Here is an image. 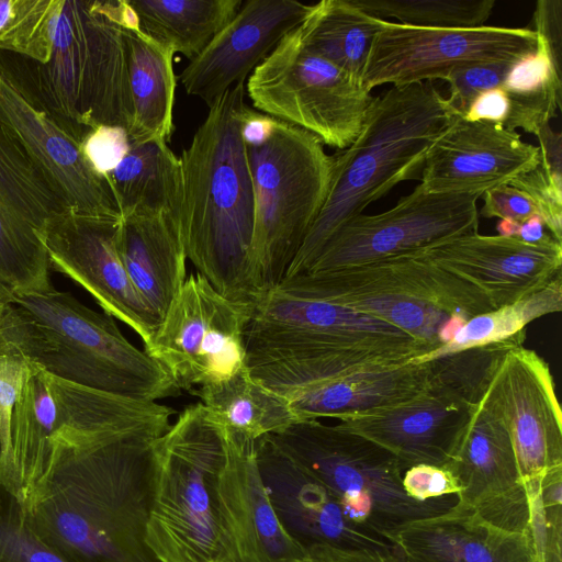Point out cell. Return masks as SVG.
<instances>
[{"label": "cell", "instance_id": "cell-54", "mask_svg": "<svg viewBox=\"0 0 562 562\" xmlns=\"http://www.w3.org/2000/svg\"><path fill=\"white\" fill-rule=\"evenodd\" d=\"M2 303L0 301V316H1Z\"/></svg>", "mask_w": 562, "mask_h": 562}, {"label": "cell", "instance_id": "cell-8", "mask_svg": "<svg viewBox=\"0 0 562 562\" xmlns=\"http://www.w3.org/2000/svg\"><path fill=\"white\" fill-rule=\"evenodd\" d=\"M268 436L330 491L352 521L391 543L407 525L448 513L457 505V495L425 502L409 497L403 487L401 461L378 443L337 425L299 420Z\"/></svg>", "mask_w": 562, "mask_h": 562}, {"label": "cell", "instance_id": "cell-55", "mask_svg": "<svg viewBox=\"0 0 562 562\" xmlns=\"http://www.w3.org/2000/svg\"><path fill=\"white\" fill-rule=\"evenodd\" d=\"M535 562H537V561L535 560Z\"/></svg>", "mask_w": 562, "mask_h": 562}, {"label": "cell", "instance_id": "cell-10", "mask_svg": "<svg viewBox=\"0 0 562 562\" xmlns=\"http://www.w3.org/2000/svg\"><path fill=\"white\" fill-rule=\"evenodd\" d=\"M277 286L344 304L401 329L431 350L448 342L467 322L440 310L451 296L450 277L418 255L305 272Z\"/></svg>", "mask_w": 562, "mask_h": 562}, {"label": "cell", "instance_id": "cell-17", "mask_svg": "<svg viewBox=\"0 0 562 562\" xmlns=\"http://www.w3.org/2000/svg\"><path fill=\"white\" fill-rule=\"evenodd\" d=\"M121 220L69 210L49 223L42 241L50 268L82 286L104 313L132 328L147 347L161 319L122 263L116 243Z\"/></svg>", "mask_w": 562, "mask_h": 562}, {"label": "cell", "instance_id": "cell-46", "mask_svg": "<svg viewBox=\"0 0 562 562\" xmlns=\"http://www.w3.org/2000/svg\"><path fill=\"white\" fill-rule=\"evenodd\" d=\"M482 198L483 205L480 214L485 218L497 217L522 223L530 216L538 214L529 196L508 183L486 190Z\"/></svg>", "mask_w": 562, "mask_h": 562}, {"label": "cell", "instance_id": "cell-26", "mask_svg": "<svg viewBox=\"0 0 562 562\" xmlns=\"http://www.w3.org/2000/svg\"><path fill=\"white\" fill-rule=\"evenodd\" d=\"M392 543L398 562H535L526 535L454 507L407 525Z\"/></svg>", "mask_w": 562, "mask_h": 562}, {"label": "cell", "instance_id": "cell-41", "mask_svg": "<svg viewBox=\"0 0 562 562\" xmlns=\"http://www.w3.org/2000/svg\"><path fill=\"white\" fill-rule=\"evenodd\" d=\"M515 60L474 63L452 69L443 80L449 85V97L446 98L448 106L464 115L480 93L502 88Z\"/></svg>", "mask_w": 562, "mask_h": 562}, {"label": "cell", "instance_id": "cell-7", "mask_svg": "<svg viewBox=\"0 0 562 562\" xmlns=\"http://www.w3.org/2000/svg\"><path fill=\"white\" fill-rule=\"evenodd\" d=\"M245 146L255 204L250 251L255 299L280 284L296 257L326 199L331 157L315 135L274 117L260 137Z\"/></svg>", "mask_w": 562, "mask_h": 562}, {"label": "cell", "instance_id": "cell-29", "mask_svg": "<svg viewBox=\"0 0 562 562\" xmlns=\"http://www.w3.org/2000/svg\"><path fill=\"white\" fill-rule=\"evenodd\" d=\"M126 43L133 108L130 142H167L173 132L175 53L142 32L138 24L126 27Z\"/></svg>", "mask_w": 562, "mask_h": 562}, {"label": "cell", "instance_id": "cell-28", "mask_svg": "<svg viewBox=\"0 0 562 562\" xmlns=\"http://www.w3.org/2000/svg\"><path fill=\"white\" fill-rule=\"evenodd\" d=\"M116 243L130 280L162 319L187 280L178 215L160 211L123 216Z\"/></svg>", "mask_w": 562, "mask_h": 562}, {"label": "cell", "instance_id": "cell-11", "mask_svg": "<svg viewBox=\"0 0 562 562\" xmlns=\"http://www.w3.org/2000/svg\"><path fill=\"white\" fill-rule=\"evenodd\" d=\"M245 89L258 112L339 150L356 139L373 100L359 80L311 50L297 26L252 70Z\"/></svg>", "mask_w": 562, "mask_h": 562}, {"label": "cell", "instance_id": "cell-42", "mask_svg": "<svg viewBox=\"0 0 562 562\" xmlns=\"http://www.w3.org/2000/svg\"><path fill=\"white\" fill-rule=\"evenodd\" d=\"M508 184L529 196L551 236L562 243V175L548 171L539 164Z\"/></svg>", "mask_w": 562, "mask_h": 562}, {"label": "cell", "instance_id": "cell-27", "mask_svg": "<svg viewBox=\"0 0 562 562\" xmlns=\"http://www.w3.org/2000/svg\"><path fill=\"white\" fill-rule=\"evenodd\" d=\"M427 362L413 360L370 367L290 390L282 395L299 420L339 422L374 414L406 402L428 385Z\"/></svg>", "mask_w": 562, "mask_h": 562}, {"label": "cell", "instance_id": "cell-40", "mask_svg": "<svg viewBox=\"0 0 562 562\" xmlns=\"http://www.w3.org/2000/svg\"><path fill=\"white\" fill-rule=\"evenodd\" d=\"M38 370L41 368L22 357L0 353V480L11 460L15 404L26 380Z\"/></svg>", "mask_w": 562, "mask_h": 562}, {"label": "cell", "instance_id": "cell-21", "mask_svg": "<svg viewBox=\"0 0 562 562\" xmlns=\"http://www.w3.org/2000/svg\"><path fill=\"white\" fill-rule=\"evenodd\" d=\"M539 164V148L524 142L517 132L468 121L450 109L446 126L427 149L420 184L429 192H485Z\"/></svg>", "mask_w": 562, "mask_h": 562}, {"label": "cell", "instance_id": "cell-15", "mask_svg": "<svg viewBox=\"0 0 562 562\" xmlns=\"http://www.w3.org/2000/svg\"><path fill=\"white\" fill-rule=\"evenodd\" d=\"M0 122L48 178L70 210L109 218L122 214L108 177L98 175L77 142L40 99L26 66L0 52Z\"/></svg>", "mask_w": 562, "mask_h": 562}, {"label": "cell", "instance_id": "cell-23", "mask_svg": "<svg viewBox=\"0 0 562 562\" xmlns=\"http://www.w3.org/2000/svg\"><path fill=\"white\" fill-rule=\"evenodd\" d=\"M311 4L297 0H247L184 67L179 79L190 95L209 108L245 81L280 38L297 26Z\"/></svg>", "mask_w": 562, "mask_h": 562}, {"label": "cell", "instance_id": "cell-2", "mask_svg": "<svg viewBox=\"0 0 562 562\" xmlns=\"http://www.w3.org/2000/svg\"><path fill=\"white\" fill-rule=\"evenodd\" d=\"M245 81L209 108L190 145L179 157V229L199 274L223 296L250 304L254 188L240 123Z\"/></svg>", "mask_w": 562, "mask_h": 562}, {"label": "cell", "instance_id": "cell-52", "mask_svg": "<svg viewBox=\"0 0 562 562\" xmlns=\"http://www.w3.org/2000/svg\"><path fill=\"white\" fill-rule=\"evenodd\" d=\"M520 224L521 223H517L509 220H499L496 225V229L498 232V235L516 237Z\"/></svg>", "mask_w": 562, "mask_h": 562}, {"label": "cell", "instance_id": "cell-9", "mask_svg": "<svg viewBox=\"0 0 562 562\" xmlns=\"http://www.w3.org/2000/svg\"><path fill=\"white\" fill-rule=\"evenodd\" d=\"M244 338L246 363L289 357H353L397 364L431 351L381 319L279 286L250 302Z\"/></svg>", "mask_w": 562, "mask_h": 562}, {"label": "cell", "instance_id": "cell-48", "mask_svg": "<svg viewBox=\"0 0 562 562\" xmlns=\"http://www.w3.org/2000/svg\"><path fill=\"white\" fill-rule=\"evenodd\" d=\"M509 111V100L502 88L480 93L470 104L463 117L468 121H485L504 126Z\"/></svg>", "mask_w": 562, "mask_h": 562}, {"label": "cell", "instance_id": "cell-24", "mask_svg": "<svg viewBox=\"0 0 562 562\" xmlns=\"http://www.w3.org/2000/svg\"><path fill=\"white\" fill-rule=\"evenodd\" d=\"M475 286L493 308L514 303L561 273L562 244L516 237L465 234L422 252Z\"/></svg>", "mask_w": 562, "mask_h": 562}, {"label": "cell", "instance_id": "cell-36", "mask_svg": "<svg viewBox=\"0 0 562 562\" xmlns=\"http://www.w3.org/2000/svg\"><path fill=\"white\" fill-rule=\"evenodd\" d=\"M526 333L514 338L476 346L426 361L428 383L439 386L471 406L477 405L505 355L522 346Z\"/></svg>", "mask_w": 562, "mask_h": 562}, {"label": "cell", "instance_id": "cell-30", "mask_svg": "<svg viewBox=\"0 0 562 562\" xmlns=\"http://www.w3.org/2000/svg\"><path fill=\"white\" fill-rule=\"evenodd\" d=\"M193 393L233 438L257 441L299 422L289 402L254 379L247 364L229 378Z\"/></svg>", "mask_w": 562, "mask_h": 562}, {"label": "cell", "instance_id": "cell-49", "mask_svg": "<svg viewBox=\"0 0 562 562\" xmlns=\"http://www.w3.org/2000/svg\"><path fill=\"white\" fill-rule=\"evenodd\" d=\"M302 562H395L384 554L366 549L313 546L306 549Z\"/></svg>", "mask_w": 562, "mask_h": 562}, {"label": "cell", "instance_id": "cell-1", "mask_svg": "<svg viewBox=\"0 0 562 562\" xmlns=\"http://www.w3.org/2000/svg\"><path fill=\"white\" fill-rule=\"evenodd\" d=\"M156 438L56 448L30 504L19 510L27 529L67 562H160L146 543Z\"/></svg>", "mask_w": 562, "mask_h": 562}, {"label": "cell", "instance_id": "cell-22", "mask_svg": "<svg viewBox=\"0 0 562 562\" xmlns=\"http://www.w3.org/2000/svg\"><path fill=\"white\" fill-rule=\"evenodd\" d=\"M255 445L271 504L283 527L301 546L372 550L398 562L390 541L352 521L330 491L284 454L269 436Z\"/></svg>", "mask_w": 562, "mask_h": 562}, {"label": "cell", "instance_id": "cell-34", "mask_svg": "<svg viewBox=\"0 0 562 562\" xmlns=\"http://www.w3.org/2000/svg\"><path fill=\"white\" fill-rule=\"evenodd\" d=\"M537 37L536 50L512 64L502 86L509 100L504 127L512 132L521 128L536 135L561 109L562 60Z\"/></svg>", "mask_w": 562, "mask_h": 562}, {"label": "cell", "instance_id": "cell-32", "mask_svg": "<svg viewBox=\"0 0 562 562\" xmlns=\"http://www.w3.org/2000/svg\"><path fill=\"white\" fill-rule=\"evenodd\" d=\"M138 26L161 45L194 59L237 13L241 0H127Z\"/></svg>", "mask_w": 562, "mask_h": 562}, {"label": "cell", "instance_id": "cell-37", "mask_svg": "<svg viewBox=\"0 0 562 562\" xmlns=\"http://www.w3.org/2000/svg\"><path fill=\"white\" fill-rule=\"evenodd\" d=\"M363 12L401 24L428 29H473L484 25L495 0H350Z\"/></svg>", "mask_w": 562, "mask_h": 562}, {"label": "cell", "instance_id": "cell-51", "mask_svg": "<svg viewBox=\"0 0 562 562\" xmlns=\"http://www.w3.org/2000/svg\"><path fill=\"white\" fill-rule=\"evenodd\" d=\"M516 238L529 244H540L554 239L550 233L546 232L543 220L538 214L530 216L520 224Z\"/></svg>", "mask_w": 562, "mask_h": 562}, {"label": "cell", "instance_id": "cell-31", "mask_svg": "<svg viewBox=\"0 0 562 562\" xmlns=\"http://www.w3.org/2000/svg\"><path fill=\"white\" fill-rule=\"evenodd\" d=\"M122 217L137 212H172L179 217L181 166L166 140L131 143L108 175Z\"/></svg>", "mask_w": 562, "mask_h": 562}, {"label": "cell", "instance_id": "cell-25", "mask_svg": "<svg viewBox=\"0 0 562 562\" xmlns=\"http://www.w3.org/2000/svg\"><path fill=\"white\" fill-rule=\"evenodd\" d=\"M473 407L428 383L406 402L337 426L383 447L405 470L418 464L443 467L453 457Z\"/></svg>", "mask_w": 562, "mask_h": 562}, {"label": "cell", "instance_id": "cell-39", "mask_svg": "<svg viewBox=\"0 0 562 562\" xmlns=\"http://www.w3.org/2000/svg\"><path fill=\"white\" fill-rule=\"evenodd\" d=\"M529 505L528 537L537 562H562V467L522 481Z\"/></svg>", "mask_w": 562, "mask_h": 562}, {"label": "cell", "instance_id": "cell-19", "mask_svg": "<svg viewBox=\"0 0 562 562\" xmlns=\"http://www.w3.org/2000/svg\"><path fill=\"white\" fill-rule=\"evenodd\" d=\"M226 436L216 483L215 562H302L306 549L280 521L261 479L256 441Z\"/></svg>", "mask_w": 562, "mask_h": 562}, {"label": "cell", "instance_id": "cell-47", "mask_svg": "<svg viewBox=\"0 0 562 562\" xmlns=\"http://www.w3.org/2000/svg\"><path fill=\"white\" fill-rule=\"evenodd\" d=\"M532 21L536 34L562 60V0L537 1Z\"/></svg>", "mask_w": 562, "mask_h": 562}, {"label": "cell", "instance_id": "cell-44", "mask_svg": "<svg viewBox=\"0 0 562 562\" xmlns=\"http://www.w3.org/2000/svg\"><path fill=\"white\" fill-rule=\"evenodd\" d=\"M81 149L91 168L100 176L116 168L130 148V137L123 127L100 125L81 140Z\"/></svg>", "mask_w": 562, "mask_h": 562}, {"label": "cell", "instance_id": "cell-4", "mask_svg": "<svg viewBox=\"0 0 562 562\" xmlns=\"http://www.w3.org/2000/svg\"><path fill=\"white\" fill-rule=\"evenodd\" d=\"M449 114L429 81L392 86L373 98L356 139L330 156L326 199L284 279L303 273L341 224L400 182L417 179Z\"/></svg>", "mask_w": 562, "mask_h": 562}, {"label": "cell", "instance_id": "cell-3", "mask_svg": "<svg viewBox=\"0 0 562 562\" xmlns=\"http://www.w3.org/2000/svg\"><path fill=\"white\" fill-rule=\"evenodd\" d=\"M0 353L24 358L60 379L135 400L177 396L167 369L122 334L114 318L54 286L2 303Z\"/></svg>", "mask_w": 562, "mask_h": 562}, {"label": "cell", "instance_id": "cell-12", "mask_svg": "<svg viewBox=\"0 0 562 562\" xmlns=\"http://www.w3.org/2000/svg\"><path fill=\"white\" fill-rule=\"evenodd\" d=\"M483 193L429 192L418 184L390 210L373 215L361 213L341 224L303 273L423 252L476 233L477 200Z\"/></svg>", "mask_w": 562, "mask_h": 562}, {"label": "cell", "instance_id": "cell-33", "mask_svg": "<svg viewBox=\"0 0 562 562\" xmlns=\"http://www.w3.org/2000/svg\"><path fill=\"white\" fill-rule=\"evenodd\" d=\"M382 21L350 0H322L311 4L297 29L311 50L361 82L371 44Z\"/></svg>", "mask_w": 562, "mask_h": 562}, {"label": "cell", "instance_id": "cell-50", "mask_svg": "<svg viewBox=\"0 0 562 562\" xmlns=\"http://www.w3.org/2000/svg\"><path fill=\"white\" fill-rule=\"evenodd\" d=\"M540 150V165L553 173L562 175V134L550 125L543 126L537 134Z\"/></svg>", "mask_w": 562, "mask_h": 562}, {"label": "cell", "instance_id": "cell-14", "mask_svg": "<svg viewBox=\"0 0 562 562\" xmlns=\"http://www.w3.org/2000/svg\"><path fill=\"white\" fill-rule=\"evenodd\" d=\"M537 44L536 32L527 27L428 29L383 20L371 44L361 83L371 92L387 83L445 80L459 66L515 60L535 52Z\"/></svg>", "mask_w": 562, "mask_h": 562}, {"label": "cell", "instance_id": "cell-5", "mask_svg": "<svg viewBox=\"0 0 562 562\" xmlns=\"http://www.w3.org/2000/svg\"><path fill=\"white\" fill-rule=\"evenodd\" d=\"M136 24L127 0H54L49 59L25 66L46 109L79 143L100 125L131 130L126 27Z\"/></svg>", "mask_w": 562, "mask_h": 562}, {"label": "cell", "instance_id": "cell-6", "mask_svg": "<svg viewBox=\"0 0 562 562\" xmlns=\"http://www.w3.org/2000/svg\"><path fill=\"white\" fill-rule=\"evenodd\" d=\"M225 454V432L201 402L153 441L146 543L160 562H215L216 483Z\"/></svg>", "mask_w": 562, "mask_h": 562}, {"label": "cell", "instance_id": "cell-43", "mask_svg": "<svg viewBox=\"0 0 562 562\" xmlns=\"http://www.w3.org/2000/svg\"><path fill=\"white\" fill-rule=\"evenodd\" d=\"M0 562L67 561L33 536L23 522L16 505L10 501L7 509L0 507Z\"/></svg>", "mask_w": 562, "mask_h": 562}, {"label": "cell", "instance_id": "cell-38", "mask_svg": "<svg viewBox=\"0 0 562 562\" xmlns=\"http://www.w3.org/2000/svg\"><path fill=\"white\" fill-rule=\"evenodd\" d=\"M54 0H0V52L45 64L53 42Z\"/></svg>", "mask_w": 562, "mask_h": 562}, {"label": "cell", "instance_id": "cell-53", "mask_svg": "<svg viewBox=\"0 0 562 562\" xmlns=\"http://www.w3.org/2000/svg\"><path fill=\"white\" fill-rule=\"evenodd\" d=\"M0 458H1V445H0ZM2 494H3V492H2V488L0 486V507L2 506V504H1V495Z\"/></svg>", "mask_w": 562, "mask_h": 562}, {"label": "cell", "instance_id": "cell-20", "mask_svg": "<svg viewBox=\"0 0 562 562\" xmlns=\"http://www.w3.org/2000/svg\"><path fill=\"white\" fill-rule=\"evenodd\" d=\"M486 395L510 436L522 481L562 467V420L548 363L524 346L512 348Z\"/></svg>", "mask_w": 562, "mask_h": 562}, {"label": "cell", "instance_id": "cell-35", "mask_svg": "<svg viewBox=\"0 0 562 562\" xmlns=\"http://www.w3.org/2000/svg\"><path fill=\"white\" fill-rule=\"evenodd\" d=\"M562 310V276L520 300L469 318L442 346L414 359L428 360L463 349L498 342L526 333L532 321Z\"/></svg>", "mask_w": 562, "mask_h": 562}, {"label": "cell", "instance_id": "cell-16", "mask_svg": "<svg viewBox=\"0 0 562 562\" xmlns=\"http://www.w3.org/2000/svg\"><path fill=\"white\" fill-rule=\"evenodd\" d=\"M70 210L44 172L0 122V301L53 288L42 241Z\"/></svg>", "mask_w": 562, "mask_h": 562}, {"label": "cell", "instance_id": "cell-45", "mask_svg": "<svg viewBox=\"0 0 562 562\" xmlns=\"http://www.w3.org/2000/svg\"><path fill=\"white\" fill-rule=\"evenodd\" d=\"M403 487L416 501H430L458 495L460 487L446 467L418 464L403 473Z\"/></svg>", "mask_w": 562, "mask_h": 562}, {"label": "cell", "instance_id": "cell-18", "mask_svg": "<svg viewBox=\"0 0 562 562\" xmlns=\"http://www.w3.org/2000/svg\"><path fill=\"white\" fill-rule=\"evenodd\" d=\"M443 467L460 487L456 509L528 537V498L512 439L486 393L473 407L457 450Z\"/></svg>", "mask_w": 562, "mask_h": 562}, {"label": "cell", "instance_id": "cell-13", "mask_svg": "<svg viewBox=\"0 0 562 562\" xmlns=\"http://www.w3.org/2000/svg\"><path fill=\"white\" fill-rule=\"evenodd\" d=\"M248 306L192 273L145 350L167 369L180 391L193 393L221 382L246 366Z\"/></svg>", "mask_w": 562, "mask_h": 562}]
</instances>
